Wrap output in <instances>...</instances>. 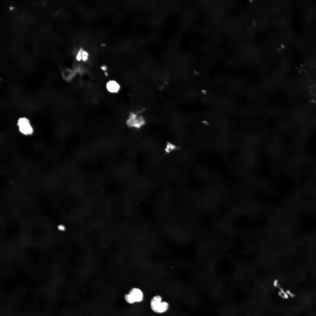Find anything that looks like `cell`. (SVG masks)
<instances>
[{
	"instance_id": "1",
	"label": "cell",
	"mask_w": 316,
	"mask_h": 316,
	"mask_svg": "<svg viewBox=\"0 0 316 316\" xmlns=\"http://www.w3.org/2000/svg\"><path fill=\"white\" fill-rule=\"evenodd\" d=\"M150 304L152 311L158 314L166 312L169 307V303L166 301H163L162 297L159 295H156L152 297Z\"/></svg>"
},
{
	"instance_id": "2",
	"label": "cell",
	"mask_w": 316,
	"mask_h": 316,
	"mask_svg": "<svg viewBox=\"0 0 316 316\" xmlns=\"http://www.w3.org/2000/svg\"><path fill=\"white\" fill-rule=\"evenodd\" d=\"M144 117L140 115L131 112L126 121V124L131 128H140L145 124Z\"/></svg>"
},
{
	"instance_id": "3",
	"label": "cell",
	"mask_w": 316,
	"mask_h": 316,
	"mask_svg": "<svg viewBox=\"0 0 316 316\" xmlns=\"http://www.w3.org/2000/svg\"><path fill=\"white\" fill-rule=\"evenodd\" d=\"M126 301L129 304L140 302L143 300L144 295L142 291L139 289L134 288L128 294L125 296Z\"/></svg>"
},
{
	"instance_id": "4",
	"label": "cell",
	"mask_w": 316,
	"mask_h": 316,
	"mask_svg": "<svg viewBox=\"0 0 316 316\" xmlns=\"http://www.w3.org/2000/svg\"><path fill=\"white\" fill-rule=\"evenodd\" d=\"M18 125L20 131L25 135H30L33 132V129L29 120L25 117L19 118L18 120Z\"/></svg>"
},
{
	"instance_id": "5",
	"label": "cell",
	"mask_w": 316,
	"mask_h": 316,
	"mask_svg": "<svg viewBox=\"0 0 316 316\" xmlns=\"http://www.w3.org/2000/svg\"><path fill=\"white\" fill-rule=\"evenodd\" d=\"M107 90L111 93H116L120 90V86L116 81L112 80L108 82L106 85Z\"/></svg>"
},
{
	"instance_id": "6",
	"label": "cell",
	"mask_w": 316,
	"mask_h": 316,
	"mask_svg": "<svg viewBox=\"0 0 316 316\" xmlns=\"http://www.w3.org/2000/svg\"><path fill=\"white\" fill-rule=\"evenodd\" d=\"M88 53L83 50L82 52V59L83 61H87L88 58Z\"/></svg>"
},
{
	"instance_id": "7",
	"label": "cell",
	"mask_w": 316,
	"mask_h": 316,
	"mask_svg": "<svg viewBox=\"0 0 316 316\" xmlns=\"http://www.w3.org/2000/svg\"><path fill=\"white\" fill-rule=\"evenodd\" d=\"M82 49H80L76 55V59L78 61H80L82 59Z\"/></svg>"
},
{
	"instance_id": "8",
	"label": "cell",
	"mask_w": 316,
	"mask_h": 316,
	"mask_svg": "<svg viewBox=\"0 0 316 316\" xmlns=\"http://www.w3.org/2000/svg\"><path fill=\"white\" fill-rule=\"evenodd\" d=\"M201 93L204 95H206L207 93V91L205 89H202L201 90Z\"/></svg>"
},
{
	"instance_id": "9",
	"label": "cell",
	"mask_w": 316,
	"mask_h": 316,
	"mask_svg": "<svg viewBox=\"0 0 316 316\" xmlns=\"http://www.w3.org/2000/svg\"><path fill=\"white\" fill-rule=\"evenodd\" d=\"M58 228L59 230L62 231L64 230L65 229L64 226L61 225L59 226H58Z\"/></svg>"
},
{
	"instance_id": "10",
	"label": "cell",
	"mask_w": 316,
	"mask_h": 316,
	"mask_svg": "<svg viewBox=\"0 0 316 316\" xmlns=\"http://www.w3.org/2000/svg\"><path fill=\"white\" fill-rule=\"evenodd\" d=\"M101 68L102 69V70H104V71L106 70L107 69V67L105 66H102L101 67Z\"/></svg>"
},
{
	"instance_id": "11",
	"label": "cell",
	"mask_w": 316,
	"mask_h": 316,
	"mask_svg": "<svg viewBox=\"0 0 316 316\" xmlns=\"http://www.w3.org/2000/svg\"><path fill=\"white\" fill-rule=\"evenodd\" d=\"M194 73L195 75H197L199 74V73L196 71L195 70H194Z\"/></svg>"
}]
</instances>
